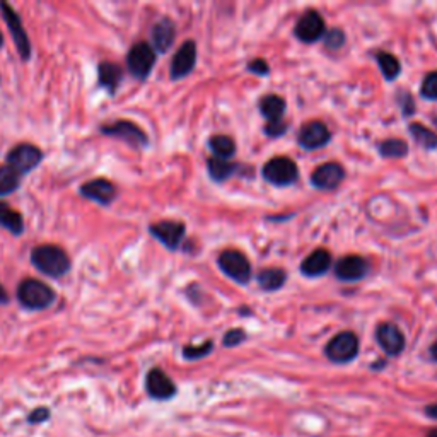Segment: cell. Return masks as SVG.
<instances>
[{"instance_id": "20", "label": "cell", "mask_w": 437, "mask_h": 437, "mask_svg": "<svg viewBox=\"0 0 437 437\" xmlns=\"http://www.w3.org/2000/svg\"><path fill=\"white\" fill-rule=\"evenodd\" d=\"M332 267V255L326 250H316L308 256L301 265V272L308 277L323 275L328 268Z\"/></svg>"}, {"instance_id": "10", "label": "cell", "mask_w": 437, "mask_h": 437, "mask_svg": "<svg viewBox=\"0 0 437 437\" xmlns=\"http://www.w3.org/2000/svg\"><path fill=\"white\" fill-rule=\"evenodd\" d=\"M149 231L169 250H176L185 238V224L178 222V220H162V222L152 224Z\"/></svg>"}, {"instance_id": "6", "label": "cell", "mask_w": 437, "mask_h": 437, "mask_svg": "<svg viewBox=\"0 0 437 437\" xmlns=\"http://www.w3.org/2000/svg\"><path fill=\"white\" fill-rule=\"evenodd\" d=\"M220 270L239 284H246L251 279V265L241 251L226 250L219 256Z\"/></svg>"}, {"instance_id": "3", "label": "cell", "mask_w": 437, "mask_h": 437, "mask_svg": "<svg viewBox=\"0 0 437 437\" xmlns=\"http://www.w3.org/2000/svg\"><path fill=\"white\" fill-rule=\"evenodd\" d=\"M299 176L297 164L289 157H273L263 166V178L275 186H289Z\"/></svg>"}, {"instance_id": "44", "label": "cell", "mask_w": 437, "mask_h": 437, "mask_svg": "<svg viewBox=\"0 0 437 437\" xmlns=\"http://www.w3.org/2000/svg\"><path fill=\"white\" fill-rule=\"evenodd\" d=\"M436 124H437V116H436Z\"/></svg>"}, {"instance_id": "16", "label": "cell", "mask_w": 437, "mask_h": 437, "mask_svg": "<svg viewBox=\"0 0 437 437\" xmlns=\"http://www.w3.org/2000/svg\"><path fill=\"white\" fill-rule=\"evenodd\" d=\"M345 178V169L338 162H326L313 173L311 183L318 190H335Z\"/></svg>"}, {"instance_id": "19", "label": "cell", "mask_w": 437, "mask_h": 437, "mask_svg": "<svg viewBox=\"0 0 437 437\" xmlns=\"http://www.w3.org/2000/svg\"><path fill=\"white\" fill-rule=\"evenodd\" d=\"M124 79V71L118 64L113 62H101L97 67V80H100L101 88H104L109 94H115L118 85Z\"/></svg>"}, {"instance_id": "40", "label": "cell", "mask_w": 437, "mask_h": 437, "mask_svg": "<svg viewBox=\"0 0 437 437\" xmlns=\"http://www.w3.org/2000/svg\"><path fill=\"white\" fill-rule=\"evenodd\" d=\"M7 302H9V296H7V292L0 285V304H7Z\"/></svg>"}, {"instance_id": "30", "label": "cell", "mask_w": 437, "mask_h": 437, "mask_svg": "<svg viewBox=\"0 0 437 437\" xmlns=\"http://www.w3.org/2000/svg\"><path fill=\"white\" fill-rule=\"evenodd\" d=\"M379 152H381L385 157H393V159L403 157L407 156L408 145L405 140H402V138H388V140H385L381 145H379Z\"/></svg>"}, {"instance_id": "26", "label": "cell", "mask_w": 437, "mask_h": 437, "mask_svg": "<svg viewBox=\"0 0 437 437\" xmlns=\"http://www.w3.org/2000/svg\"><path fill=\"white\" fill-rule=\"evenodd\" d=\"M21 185V174L12 169L11 166H0V197L11 195Z\"/></svg>"}, {"instance_id": "37", "label": "cell", "mask_w": 437, "mask_h": 437, "mask_svg": "<svg viewBox=\"0 0 437 437\" xmlns=\"http://www.w3.org/2000/svg\"><path fill=\"white\" fill-rule=\"evenodd\" d=\"M400 101H402V112L405 116H410L412 113H414L415 109V104H414V100H412V96L408 92L405 94H400Z\"/></svg>"}, {"instance_id": "22", "label": "cell", "mask_w": 437, "mask_h": 437, "mask_svg": "<svg viewBox=\"0 0 437 437\" xmlns=\"http://www.w3.org/2000/svg\"><path fill=\"white\" fill-rule=\"evenodd\" d=\"M0 227L16 236H19L24 231L23 215L4 202H0Z\"/></svg>"}, {"instance_id": "38", "label": "cell", "mask_w": 437, "mask_h": 437, "mask_svg": "<svg viewBox=\"0 0 437 437\" xmlns=\"http://www.w3.org/2000/svg\"><path fill=\"white\" fill-rule=\"evenodd\" d=\"M248 71L253 73H258V76H267L268 73V64L265 60H253L251 64H248Z\"/></svg>"}, {"instance_id": "31", "label": "cell", "mask_w": 437, "mask_h": 437, "mask_svg": "<svg viewBox=\"0 0 437 437\" xmlns=\"http://www.w3.org/2000/svg\"><path fill=\"white\" fill-rule=\"evenodd\" d=\"M212 349H214V344L210 340L205 342L203 345H188L183 349V357L188 359V361H195V359L205 357Z\"/></svg>"}, {"instance_id": "39", "label": "cell", "mask_w": 437, "mask_h": 437, "mask_svg": "<svg viewBox=\"0 0 437 437\" xmlns=\"http://www.w3.org/2000/svg\"><path fill=\"white\" fill-rule=\"evenodd\" d=\"M426 414H427V417H431V419L437 420V403H436V405L426 407Z\"/></svg>"}, {"instance_id": "11", "label": "cell", "mask_w": 437, "mask_h": 437, "mask_svg": "<svg viewBox=\"0 0 437 437\" xmlns=\"http://www.w3.org/2000/svg\"><path fill=\"white\" fill-rule=\"evenodd\" d=\"M376 340L388 355H400L405 349V337L393 323H383L376 330Z\"/></svg>"}, {"instance_id": "2", "label": "cell", "mask_w": 437, "mask_h": 437, "mask_svg": "<svg viewBox=\"0 0 437 437\" xmlns=\"http://www.w3.org/2000/svg\"><path fill=\"white\" fill-rule=\"evenodd\" d=\"M18 299L23 308L31 309V311H40V309L50 308L53 301H55V292L42 280L26 279L19 284Z\"/></svg>"}, {"instance_id": "21", "label": "cell", "mask_w": 437, "mask_h": 437, "mask_svg": "<svg viewBox=\"0 0 437 437\" xmlns=\"http://www.w3.org/2000/svg\"><path fill=\"white\" fill-rule=\"evenodd\" d=\"M174 36H176L174 24L167 18L161 19V21L152 28V44L156 47V50L161 53L169 50V47L174 42Z\"/></svg>"}, {"instance_id": "28", "label": "cell", "mask_w": 437, "mask_h": 437, "mask_svg": "<svg viewBox=\"0 0 437 437\" xmlns=\"http://www.w3.org/2000/svg\"><path fill=\"white\" fill-rule=\"evenodd\" d=\"M376 60H378L379 68H381L383 76H385V79L388 80H393L396 77L400 76V72H402V67H400L398 59H396L395 55H391V53H378L376 55Z\"/></svg>"}, {"instance_id": "18", "label": "cell", "mask_w": 437, "mask_h": 437, "mask_svg": "<svg viewBox=\"0 0 437 437\" xmlns=\"http://www.w3.org/2000/svg\"><path fill=\"white\" fill-rule=\"evenodd\" d=\"M80 195L85 198L92 200V202L101 203V205H109L113 200L116 198V188L108 179L97 178L92 181L84 183L80 186Z\"/></svg>"}, {"instance_id": "33", "label": "cell", "mask_w": 437, "mask_h": 437, "mask_svg": "<svg viewBox=\"0 0 437 437\" xmlns=\"http://www.w3.org/2000/svg\"><path fill=\"white\" fill-rule=\"evenodd\" d=\"M344 43H345V35L342 30H337V28H335V30L326 32L325 44L328 48H332V50H337V48H340Z\"/></svg>"}, {"instance_id": "36", "label": "cell", "mask_w": 437, "mask_h": 437, "mask_svg": "<svg viewBox=\"0 0 437 437\" xmlns=\"http://www.w3.org/2000/svg\"><path fill=\"white\" fill-rule=\"evenodd\" d=\"M48 417H50V410L48 408H36V410H32L30 417H28V420H30L31 424H40V422H44V420H48Z\"/></svg>"}, {"instance_id": "25", "label": "cell", "mask_w": 437, "mask_h": 437, "mask_svg": "<svg viewBox=\"0 0 437 437\" xmlns=\"http://www.w3.org/2000/svg\"><path fill=\"white\" fill-rule=\"evenodd\" d=\"M208 167V174L214 181H224V179L231 178L232 174L238 171V166L232 164V162H227L226 159H219V157H212L208 159L207 162Z\"/></svg>"}, {"instance_id": "17", "label": "cell", "mask_w": 437, "mask_h": 437, "mask_svg": "<svg viewBox=\"0 0 437 437\" xmlns=\"http://www.w3.org/2000/svg\"><path fill=\"white\" fill-rule=\"evenodd\" d=\"M330 130L323 121H309L301 128L299 132V145L306 150L320 149L330 142Z\"/></svg>"}, {"instance_id": "29", "label": "cell", "mask_w": 437, "mask_h": 437, "mask_svg": "<svg viewBox=\"0 0 437 437\" xmlns=\"http://www.w3.org/2000/svg\"><path fill=\"white\" fill-rule=\"evenodd\" d=\"M410 133H412V137L415 138L417 144L426 147V149L431 150L437 147V136L432 132L431 128H427V126H424L420 124H412Z\"/></svg>"}, {"instance_id": "7", "label": "cell", "mask_w": 437, "mask_h": 437, "mask_svg": "<svg viewBox=\"0 0 437 437\" xmlns=\"http://www.w3.org/2000/svg\"><path fill=\"white\" fill-rule=\"evenodd\" d=\"M43 159V152L32 144H19L12 147L7 154V166L18 171L19 174H26L35 169Z\"/></svg>"}, {"instance_id": "43", "label": "cell", "mask_w": 437, "mask_h": 437, "mask_svg": "<svg viewBox=\"0 0 437 437\" xmlns=\"http://www.w3.org/2000/svg\"><path fill=\"white\" fill-rule=\"evenodd\" d=\"M2 44H4V38H2V32H0V48H2Z\"/></svg>"}, {"instance_id": "24", "label": "cell", "mask_w": 437, "mask_h": 437, "mask_svg": "<svg viewBox=\"0 0 437 437\" xmlns=\"http://www.w3.org/2000/svg\"><path fill=\"white\" fill-rule=\"evenodd\" d=\"M285 279H287V275L280 268H267V270H261L256 277L260 287L265 291H279L285 284Z\"/></svg>"}, {"instance_id": "4", "label": "cell", "mask_w": 437, "mask_h": 437, "mask_svg": "<svg viewBox=\"0 0 437 437\" xmlns=\"http://www.w3.org/2000/svg\"><path fill=\"white\" fill-rule=\"evenodd\" d=\"M154 64H156V53H154L149 43H136L130 48L128 55H126L128 71L138 80H145L149 77V73L152 72Z\"/></svg>"}, {"instance_id": "8", "label": "cell", "mask_w": 437, "mask_h": 437, "mask_svg": "<svg viewBox=\"0 0 437 437\" xmlns=\"http://www.w3.org/2000/svg\"><path fill=\"white\" fill-rule=\"evenodd\" d=\"M100 132L108 137L121 138V140H125L126 144L137 147V149H140V147H145L147 144H149V138H147L144 130H142L138 125L133 124V121H128V120H120L112 125H103L100 128Z\"/></svg>"}, {"instance_id": "9", "label": "cell", "mask_w": 437, "mask_h": 437, "mask_svg": "<svg viewBox=\"0 0 437 437\" xmlns=\"http://www.w3.org/2000/svg\"><path fill=\"white\" fill-rule=\"evenodd\" d=\"M0 11H2L4 19H6L7 26H9V31L14 38L16 47H18L19 55L23 56L24 60H28L31 56V43L30 38H28L26 31H24L21 19H19L18 12H16L7 2H0Z\"/></svg>"}, {"instance_id": "23", "label": "cell", "mask_w": 437, "mask_h": 437, "mask_svg": "<svg viewBox=\"0 0 437 437\" xmlns=\"http://www.w3.org/2000/svg\"><path fill=\"white\" fill-rule=\"evenodd\" d=\"M260 109L265 118L270 121H279L285 113V101L277 94H268L260 101Z\"/></svg>"}, {"instance_id": "35", "label": "cell", "mask_w": 437, "mask_h": 437, "mask_svg": "<svg viewBox=\"0 0 437 437\" xmlns=\"http://www.w3.org/2000/svg\"><path fill=\"white\" fill-rule=\"evenodd\" d=\"M285 130H287V124H284V121H270L267 126H265V133L270 137H280L282 133H285Z\"/></svg>"}, {"instance_id": "32", "label": "cell", "mask_w": 437, "mask_h": 437, "mask_svg": "<svg viewBox=\"0 0 437 437\" xmlns=\"http://www.w3.org/2000/svg\"><path fill=\"white\" fill-rule=\"evenodd\" d=\"M420 94L426 100H437V72L427 73L422 83V88H420Z\"/></svg>"}, {"instance_id": "41", "label": "cell", "mask_w": 437, "mask_h": 437, "mask_svg": "<svg viewBox=\"0 0 437 437\" xmlns=\"http://www.w3.org/2000/svg\"><path fill=\"white\" fill-rule=\"evenodd\" d=\"M431 357L434 359V361H437V342H434L431 347Z\"/></svg>"}, {"instance_id": "12", "label": "cell", "mask_w": 437, "mask_h": 437, "mask_svg": "<svg viewBox=\"0 0 437 437\" xmlns=\"http://www.w3.org/2000/svg\"><path fill=\"white\" fill-rule=\"evenodd\" d=\"M195 62H197V47L195 42L188 40L179 47L176 55L173 56V62H171V79L178 80L186 77L188 73L193 71Z\"/></svg>"}, {"instance_id": "1", "label": "cell", "mask_w": 437, "mask_h": 437, "mask_svg": "<svg viewBox=\"0 0 437 437\" xmlns=\"http://www.w3.org/2000/svg\"><path fill=\"white\" fill-rule=\"evenodd\" d=\"M31 263L36 270L48 277H64L71 270V258L60 246L55 244H40L31 251Z\"/></svg>"}, {"instance_id": "13", "label": "cell", "mask_w": 437, "mask_h": 437, "mask_svg": "<svg viewBox=\"0 0 437 437\" xmlns=\"http://www.w3.org/2000/svg\"><path fill=\"white\" fill-rule=\"evenodd\" d=\"M325 32V21L316 11H308L296 24V36L304 43H314Z\"/></svg>"}, {"instance_id": "5", "label": "cell", "mask_w": 437, "mask_h": 437, "mask_svg": "<svg viewBox=\"0 0 437 437\" xmlns=\"http://www.w3.org/2000/svg\"><path fill=\"white\" fill-rule=\"evenodd\" d=\"M357 352L359 338L352 332H342L335 335L325 349L326 357L332 362H337V364H345V362L354 361Z\"/></svg>"}, {"instance_id": "14", "label": "cell", "mask_w": 437, "mask_h": 437, "mask_svg": "<svg viewBox=\"0 0 437 437\" xmlns=\"http://www.w3.org/2000/svg\"><path fill=\"white\" fill-rule=\"evenodd\" d=\"M147 393L156 400H169L176 395V385L164 371L152 369L145 378Z\"/></svg>"}, {"instance_id": "42", "label": "cell", "mask_w": 437, "mask_h": 437, "mask_svg": "<svg viewBox=\"0 0 437 437\" xmlns=\"http://www.w3.org/2000/svg\"><path fill=\"white\" fill-rule=\"evenodd\" d=\"M427 437H437V429H434V431L429 432V436H427Z\"/></svg>"}, {"instance_id": "27", "label": "cell", "mask_w": 437, "mask_h": 437, "mask_svg": "<svg viewBox=\"0 0 437 437\" xmlns=\"http://www.w3.org/2000/svg\"><path fill=\"white\" fill-rule=\"evenodd\" d=\"M208 145H210L212 152L215 154V157H219V159L232 157L236 152L234 140L226 136H214L210 138V142H208Z\"/></svg>"}, {"instance_id": "15", "label": "cell", "mask_w": 437, "mask_h": 437, "mask_svg": "<svg viewBox=\"0 0 437 437\" xmlns=\"http://www.w3.org/2000/svg\"><path fill=\"white\" fill-rule=\"evenodd\" d=\"M367 272H369V263L364 258L355 255L344 256L335 265V275H337V279L344 282H357L364 279Z\"/></svg>"}, {"instance_id": "34", "label": "cell", "mask_w": 437, "mask_h": 437, "mask_svg": "<svg viewBox=\"0 0 437 437\" xmlns=\"http://www.w3.org/2000/svg\"><path fill=\"white\" fill-rule=\"evenodd\" d=\"M244 338H246V333H244L243 330L232 328L226 335H224L222 344L226 347H236V345H239L241 342H244Z\"/></svg>"}]
</instances>
